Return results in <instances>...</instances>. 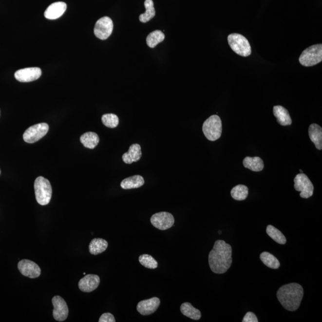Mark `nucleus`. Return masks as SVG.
Masks as SVG:
<instances>
[{
  "label": "nucleus",
  "mask_w": 322,
  "mask_h": 322,
  "mask_svg": "<svg viewBox=\"0 0 322 322\" xmlns=\"http://www.w3.org/2000/svg\"><path fill=\"white\" fill-rule=\"evenodd\" d=\"M231 254L232 248L229 244L222 240L215 242L208 256L209 265L212 272L223 274L229 269L232 263Z\"/></svg>",
  "instance_id": "f257e3e1"
},
{
  "label": "nucleus",
  "mask_w": 322,
  "mask_h": 322,
  "mask_svg": "<svg viewBox=\"0 0 322 322\" xmlns=\"http://www.w3.org/2000/svg\"><path fill=\"white\" fill-rule=\"evenodd\" d=\"M304 290L297 283H291L281 287L277 292V298L286 310L294 311L299 308Z\"/></svg>",
  "instance_id": "f03ea898"
},
{
  "label": "nucleus",
  "mask_w": 322,
  "mask_h": 322,
  "mask_svg": "<svg viewBox=\"0 0 322 322\" xmlns=\"http://www.w3.org/2000/svg\"><path fill=\"white\" fill-rule=\"evenodd\" d=\"M35 194L37 202L41 206H46L51 200L52 188L49 180L43 177L36 178L34 183Z\"/></svg>",
  "instance_id": "7ed1b4c3"
},
{
  "label": "nucleus",
  "mask_w": 322,
  "mask_h": 322,
  "mask_svg": "<svg viewBox=\"0 0 322 322\" xmlns=\"http://www.w3.org/2000/svg\"><path fill=\"white\" fill-rule=\"evenodd\" d=\"M202 131L208 140L215 141L219 139L222 133V122L220 117L214 115L208 118L202 126Z\"/></svg>",
  "instance_id": "20e7f679"
},
{
  "label": "nucleus",
  "mask_w": 322,
  "mask_h": 322,
  "mask_svg": "<svg viewBox=\"0 0 322 322\" xmlns=\"http://www.w3.org/2000/svg\"><path fill=\"white\" fill-rule=\"evenodd\" d=\"M228 42L234 52L241 57H247L251 54V47L248 40L239 34H231L228 36Z\"/></svg>",
  "instance_id": "39448f33"
},
{
  "label": "nucleus",
  "mask_w": 322,
  "mask_h": 322,
  "mask_svg": "<svg viewBox=\"0 0 322 322\" xmlns=\"http://www.w3.org/2000/svg\"><path fill=\"white\" fill-rule=\"evenodd\" d=\"M322 60V45H313L303 51L299 58L301 65L308 67L317 65Z\"/></svg>",
  "instance_id": "423d86ee"
},
{
  "label": "nucleus",
  "mask_w": 322,
  "mask_h": 322,
  "mask_svg": "<svg viewBox=\"0 0 322 322\" xmlns=\"http://www.w3.org/2000/svg\"><path fill=\"white\" fill-rule=\"evenodd\" d=\"M294 181L295 189L300 191L301 198L308 199L313 196L314 186L307 175L300 173L295 176Z\"/></svg>",
  "instance_id": "0eeeda50"
},
{
  "label": "nucleus",
  "mask_w": 322,
  "mask_h": 322,
  "mask_svg": "<svg viewBox=\"0 0 322 322\" xmlns=\"http://www.w3.org/2000/svg\"><path fill=\"white\" fill-rule=\"evenodd\" d=\"M49 126L46 123H39L31 126L26 130L23 135L24 141L28 143H34L41 139L49 132Z\"/></svg>",
  "instance_id": "6e6552de"
},
{
  "label": "nucleus",
  "mask_w": 322,
  "mask_h": 322,
  "mask_svg": "<svg viewBox=\"0 0 322 322\" xmlns=\"http://www.w3.org/2000/svg\"><path fill=\"white\" fill-rule=\"evenodd\" d=\"M114 23L110 18L105 17L100 18L95 23L94 33L98 38L105 40L113 33Z\"/></svg>",
  "instance_id": "1a4fd4ad"
},
{
  "label": "nucleus",
  "mask_w": 322,
  "mask_h": 322,
  "mask_svg": "<svg viewBox=\"0 0 322 322\" xmlns=\"http://www.w3.org/2000/svg\"><path fill=\"white\" fill-rule=\"evenodd\" d=\"M151 222L158 229L166 230L171 228L174 224V218L169 212H158L152 216Z\"/></svg>",
  "instance_id": "9d476101"
},
{
  "label": "nucleus",
  "mask_w": 322,
  "mask_h": 322,
  "mask_svg": "<svg viewBox=\"0 0 322 322\" xmlns=\"http://www.w3.org/2000/svg\"><path fill=\"white\" fill-rule=\"evenodd\" d=\"M52 303L54 306L53 311V318L58 322L65 321L68 318L69 310L67 304L65 300L60 296H55L53 298Z\"/></svg>",
  "instance_id": "9b49d317"
},
{
  "label": "nucleus",
  "mask_w": 322,
  "mask_h": 322,
  "mask_svg": "<svg viewBox=\"0 0 322 322\" xmlns=\"http://www.w3.org/2000/svg\"><path fill=\"white\" fill-rule=\"evenodd\" d=\"M18 266L21 274L28 278H37L41 275L40 267L31 260H21L19 262Z\"/></svg>",
  "instance_id": "f8f14e48"
},
{
  "label": "nucleus",
  "mask_w": 322,
  "mask_h": 322,
  "mask_svg": "<svg viewBox=\"0 0 322 322\" xmlns=\"http://www.w3.org/2000/svg\"><path fill=\"white\" fill-rule=\"evenodd\" d=\"M39 68H28L19 69L15 74V78L22 82H29L38 79L41 76Z\"/></svg>",
  "instance_id": "ddd939ff"
},
{
  "label": "nucleus",
  "mask_w": 322,
  "mask_h": 322,
  "mask_svg": "<svg viewBox=\"0 0 322 322\" xmlns=\"http://www.w3.org/2000/svg\"><path fill=\"white\" fill-rule=\"evenodd\" d=\"M160 305V300L157 297L141 301L138 303L137 310L138 312L143 316L150 315L155 313Z\"/></svg>",
  "instance_id": "4468645a"
},
{
  "label": "nucleus",
  "mask_w": 322,
  "mask_h": 322,
  "mask_svg": "<svg viewBox=\"0 0 322 322\" xmlns=\"http://www.w3.org/2000/svg\"><path fill=\"white\" fill-rule=\"evenodd\" d=\"M99 284V276L95 275H87L79 281L78 286L82 292H91L96 289Z\"/></svg>",
  "instance_id": "2eb2a0df"
},
{
  "label": "nucleus",
  "mask_w": 322,
  "mask_h": 322,
  "mask_svg": "<svg viewBox=\"0 0 322 322\" xmlns=\"http://www.w3.org/2000/svg\"><path fill=\"white\" fill-rule=\"evenodd\" d=\"M66 4L64 2H57L48 7L44 13V17L48 19L55 20L62 17L65 12Z\"/></svg>",
  "instance_id": "dca6fc26"
},
{
  "label": "nucleus",
  "mask_w": 322,
  "mask_h": 322,
  "mask_svg": "<svg viewBox=\"0 0 322 322\" xmlns=\"http://www.w3.org/2000/svg\"><path fill=\"white\" fill-rule=\"evenodd\" d=\"M273 114L276 118L277 121L281 126H286L292 124V119L289 112L283 106H274Z\"/></svg>",
  "instance_id": "f3484780"
},
{
  "label": "nucleus",
  "mask_w": 322,
  "mask_h": 322,
  "mask_svg": "<svg viewBox=\"0 0 322 322\" xmlns=\"http://www.w3.org/2000/svg\"><path fill=\"white\" fill-rule=\"evenodd\" d=\"M142 155L141 146L138 144H133L130 146L129 151L122 155V160L125 163L131 164L133 162H137Z\"/></svg>",
  "instance_id": "a211bd4d"
},
{
  "label": "nucleus",
  "mask_w": 322,
  "mask_h": 322,
  "mask_svg": "<svg viewBox=\"0 0 322 322\" xmlns=\"http://www.w3.org/2000/svg\"><path fill=\"white\" fill-rule=\"evenodd\" d=\"M308 134L311 142L315 145L318 150H322V129L316 124H311L308 129Z\"/></svg>",
  "instance_id": "6ab92c4d"
},
{
  "label": "nucleus",
  "mask_w": 322,
  "mask_h": 322,
  "mask_svg": "<svg viewBox=\"0 0 322 322\" xmlns=\"http://www.w3.org/2000/svg\"><path fill=\"white\" fill-rule=\"evenodd\" d=\"M144 183V178L142 176L140 175H135L125 178L122 181L121 186L123 189L128 190L142 187Z\"/></svg>",
  "instance_id": "aec40b11"
},
{
  "label": "nucleus",
  "mask_w": 322,
  "mask_h": 322,
  "mask_svg": "<svg viewBox=\"0 0 322 322\" xmlns=\"http://www.w3.org/2000/svg\"><path fill=\"white\" fill-rule=\"evenodd\" d=\"M244 166L255 172H260L264 169V162L260 157L247 156L244 159Z\"/></svg>",
  "instance_id": "412c9836"
},
{
  "label": "nucleus",
  "mask_w": 322,
  "mask_h": 322,
  "mask_svg": "<svg viewBox=\"0 0 322 322\" xmlns=\"http://www.w3.org/2000/svg\"><path fill=\"white\" fill-rule=\"evenodd\" d=\"M108 242L105 239H93L89 245L90 253L95 255L102 253L108 248Z\"/></svg>",
  "instance_id": "4be33fe9"
},
{
  "label": "nucleus",
  "mask_w": 322,
  "mask_h": 322,
  "mask_svg": "<svg viewBox=\"0 0 322 322\" xmlns=\"http://www.w3.org/2000/svg\"><path fill=\"white\" fill-rule=\"evenodd\" d=\"M99 137L94 132H87L82 134L80 137V141L84 147L87 148L95 149L99 143Z\"/></svg>",
  "instance_id": "5701e85b"
},
{
  "label": "nucleus",
  "mask_w": 322,
  "mask_h": 322,
  "mask_svg": "<svg viewBox=\"0 0 322 322\" xmlns=\"http://www.w3.org/2000/svg\"><path fill=\"white\" fill-rule=\"evenodd\" d=\"M181 312L183 315L193 320L198 321L201 318L200 310L196 309L189 303H185L181 305Z\"/></svg>",
  "instance_id": "b1692460"
},
{
  "label": "nucleus",
  "mask_w": 322,
  "mask_h": 322,
  "mask_svg": "<svg viewBox=\"0 0 322 322\" xmlns=\"http://www.w3.org/2000/svg\"><path fill=\"white\" fill-rule=\"evenodd\" d=\"M260 260L267 267L278 269L280 267V262L273 255L268 252H263L260 254Z\"/></svg>",
  "instance_id": "393cba45"
},
{
  "label": "nucleus",
  "mask_w": 322,
  "mask_h": 322,
  "mask_svg": "<svg viewBox=\"0 0 322 322\" xmlns=\"http://www.w3.org/2000/svg\"><path fill=\"white\" fill-rule=\"evenodd\" d=\"M146 12L140 15L139 20L140 22L146 23L155 17L156 12L152 0H146L145 2Z\"/></svg>",
  "instance_id": "a878e982"
},
{
  "label": "nucleus",
  "mask_w": 322,
  "mask_h": 322,
  "mask_svg": "<svg viewBox=\"0 0 322 322\" xmlns=\"http://www.w3.org/2000/svg\"><path fill=\"white\" fill-rule=\"evenodd\" d=\"M249 191L247 186L239 185L231 190V196L236 201H244L248 196Z\"/></svg>",
  "instance_id": "bb28decb"
},
{
  "label": "nucleus",
  "mask_w": 322,
  "mask_h": 322,
  "mask_svg": "<svg viewBox=\"0 0 322 322\" xmlns=\"http://www.w3.org/2000/svg\"><path fill=\"white\" fill-rule=\"evenodd\" d=\"M266 232L277 243L282 245L286 243L285 236L284 235V234L280 230L277 229L274 226L268 225L267 228H266Z\"/></svg>",
  "instance_id": "cd10ccee"
},
{
  "label": "nucleus",
  "mask_w": 322,
  "mask_h": 322,
  "mask_svg": "<svg viewBox=\"0 0 322 322\" xmlns=\"http://www.w3.org/2000/svg\"><path fill=\"white\" fill-rule=\"evenodd\" d=\"M165 35L162 31L156 30L149 34L146 38V43L151 48L155 47L157 45L164 41Z\"/></svg>",
  "instance_id": "c85d7f7f"
},
{
  "label": "nucleus",
  "mask_w": 322,
  "mask_h": 322,
  "mask_svg": "<svg viewBox=\"0 0 322 322\" xmlns=\"http://www.w3.org/2000/svg\"><path fill=\"white\" fill-rule=\"evenodd\" d=\"M139 262L145 267L155 269L158 267V262L150 255L143 254L139 257Z\"/></svg>",
  "instance_id": "c756f323"
},
{
  "label": "nucleus",
  "mask_w": 322,
  "mask_h": 322,
  "mask_svg": "<svg viewBox=\"0 0 322 322\" xmlns=\"http://www.w3.org/2000/svg\"><path fill=\"white\" fill-rule=\"evenodd\" d=\"M102 121L106 127L111 129L116 127L119 124L118 117L114 114H105L102 117Z\"/></svg>",
  "instance_id": "7c9ffc66"
},
{
  "label": "nucleus",
  "mask_w": 322,
  "mask_h": 322,
  "mask_svg": "<svg viewBox=\"0 0 322 322\" xmlns=\"http://www.w3.org/2000/svg\"><path fill=\"white\" fill-rule=\"evenodd\" d=\"M115 318H114V315H112L110 313H106L103 314L102 316H100L99 322H115Z\"/></svg>",
  "instance_id": "2f4dec72"
},
{
  "label": "nucleus",
  "mask_w": 322,
  "mask_h": 322,
  "mask_svg": "<svg viewBox=\"0 0 322 322\" xmlns=\"http://www.w3.org/2000/svg\"><path fill=\"white\" fill-rule=\"evenodd\" d=\"M243 322H259V320L257 318L256 315H255L254 313L252 312H247L246 316H245L243 320Z\"/></svg>",
  "instance_id": "473e14b6"
},
{
  "label": "nucleus",
  "mask_w": 322,
  "mask_h": 322,
  "mask_svg": "<svg viewBox=\"0 0 322 322\" xmlns=\"http://www.w3.org/2000/svg\"><path fill=\"white\" fill-rule=\"evenodd\" d=\"M300 173H303V171H302V170H300Z\"/></svg>",
  "instance_id": "72a5a7b5"
},
{
  "label": "nucleus",
  "mask_w": 322,
  "mask_h": 322,
  "mask_svg": "<svg viewBox=\"0 0 322 322\" xmlns=\"http://www.w3.org/2000/svg\"><path fill=\"white\" fill-rule=\"evenodd\" d=\"M219 234L222 233V231L219 230Z\"/></svg>",
  "instance_id": "f704fd0d"
},
{
  "label": "nucleus",
  "mask_w": 322,
  "mask_h": 322,
  "mask_svg": "<svg viewBox=\"0 0 322 322\" xmlns=\"http://www.w3.org/2000/svg\"><path fill=\"white\" fill-rule=\"evenodd\" d=\"M0 173H1V171H0Z\"/></svg>",
  "instance_id": "c9c22d12"
}]
</instances>
